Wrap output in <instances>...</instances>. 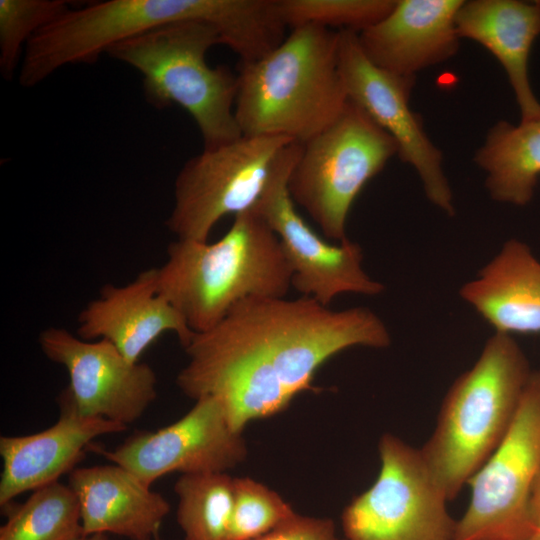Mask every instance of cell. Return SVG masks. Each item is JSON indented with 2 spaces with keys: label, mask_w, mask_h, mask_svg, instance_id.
I'll list each match as a JSON object with an SVG mask.
<instances>
[{
  "label": "cell",
  "mask_w": 540,
  "mask_h": 540,
  "mask_svg": "<svg viewBox=\"0 0 540 540\" xmlns=\"http://www.w3.org/2000/svg\"><path fill=\"white\" fill-rule=\"evenodd\" d=\"M295 514L293 508L265 484L249 477H236L228 540H255Z\"/></svg>",
  "instance_id": "obj_26"
},
{
  "label": "cell",
  "mask_w": 540,
  "mask_h": 540,
  "mask_svg": "<svg viewBox=\"0 0 540 540\" xmlns=\"http://www.w3.org/2000/svg\"><path fill=\"white\" fill-rule=\"evenodd\" d=\"M38 341L43 354L69 375L59 404L79 415L128 426L157 397L155 371L146 363L129 362L106 340H84L64 328L50 327Z\"/></svg>",
  "instance_id": "obj_13"
},
{
  "label": "cell",
  "mask_w": 540,
  "mask_h": 540,
  "mask_svg": "<svg viewBox=\"0 0 540 540\" xmlns=\"http://www.w3.org/2000/svg\"><path fill=\"white\" fill-rule=\"evenodd\" d=\"M397 151L393 138L349 100L332 125L302 145L288 179L290 196L327 240L343 242L355 199Z\"/></svg>",
  "instance_id": "obj_7"
},
{
  "label": "cell",
  "mask_w": 540,
  "mask_h": 540,
  "mask_svg": "<svg viewBox=\"0 0 540 540\" xmlns=\"http://www.w3.org/2000/svg\"><path fill=\"white\" fill-rule=\"evenodd\" d=\"M233 477L227 472L181 475L174 484L184 540H228Z\"/></svg>",
  "instance_id": "obj_23"
},
{
  "label": "cell",
  "mask_w": 540,
  "mask_h": 540,
  "mask_svg": "<svg viewBox=\"0 0 540 540\" xmlns=\"http://www.w3.org/2000/svg\"><path fill=\"white\" fill-rule=\"evenodd\" d=\"M338 35V66L348 99L393 138L397 155L415 169L430 202L454 215L442 153L409 105L415 77L397 76L375 66L362 51L358 33L343 30Z\"/></svg>",
  "instance_id": "obj_12"
},
{
  "label": "cell",
  "mask_w": 540,
  "mask_h": 540,
  "mask_svg": "<svg viewBox=\"0 0 540 540\" xmlns=\"http://www.w3.org/2000/svg\"><path fill=\"white\" fill-rule=\"evenodd\" d=\"M77 335L106 340L132 363L161 335L174 333L188 345L194 332L183 316L158 292L157 269L139 273L125 285L105 284L99 296L78 315Z\"/></svg>",
  "instance_id": "obj_15"
},
{
  "label": "cell",
  "mask_w": 540,
  "mask_h": 540,
  "mask_svg": "<svg viewBox=\"0 0 540 540\" xmlns=\"http://www.w3.org/2000/svg\"><path fill=\"white\" fill-rule=\"evenodd\" d=\"M4 509L7 520L0 528V540H73L83 535L78 499L69 485L59 481Z\"/></svg>",
  "instance_id": "obj_22"
},
{
  "label": "cell",
  "mask_w": 540,
  "mask_h": 540,
  "mask_svg": "<svg viewBox=\"0 0 540 540\" xmlns=\"http://www.w3.org/2000/svg\"><path fill=\"white\" fill-rule=\"evenodd\" d=\"M540 473V370L532 371L502 441L468 482L470 500L453 540H526Z\"/></svg>",
  "instance_id": "obj_9"
},
{
  "label": "cell",
  "mask_w": 540,
  "mask_h": 540,
  "mask_svg": "<svg viewBox=\"0 0 540 540\" xmlns=\"http://www.w3.org/2000/svg\"><path fill=\"white\" fill-rule=\"evenodd\" d=\"M460 38L473 40L504 68L520 110L521 120L540 118V102L529 78V58L540 36V0L464 1L456 15Z\"/></svg>",
  "instance_id": "obj_19"
},
{
  "label": "cell",
  "mask_w": 540,
  "mask_h": 540,
  "mask_svg": "<svg viewBox=\"0 0 540 540\" xmlns=\"http://www.w3.org/2000/svg\"><path fill=\"white\" fill-rule=\"evenodd\" d=\"M219 44L216 28L190 20L133 36L106 53L143 76L148 103L183 108L196 123L204 148H214L242 136L235 117L237 75L207 63L208 51Z\"/></svg>",
  "instance_id": "obj_5"
},
{
  "label": "cell",
  "mask_w": 540,
  "mask_h": 540,
  "mask_svg": "<svg viewBox=\"0 0 540 540\" xmlns=\"http://www.w3.org/2000/svg\"><path fill=\"white\" fill-rule=\"evenodd\" d=\"M390 332L371 309H331L311 297H250L213 328L194 333L176 384L197 400L212 396L233 428L284 411L299 394L318 392V369L352 347L387 348Z\"/></svg>",
  "instance_id": "obj_1"
},
{
  "label": "cell",
  "mask_w": 540,
  "mask_h": 540,
  "mask_svg": "<svg viewBox=\"0 0 540 540\" xmlns=\"http://www.w3.org/2000/svg\"><path fill=\"white\" fill-rule=\"evenodd\" d=\"M301 150L298 143H291L283 150L253 207L280 241L292 270V288L325 306L341 294H381L384 285L365 272L359 244L349 239L331 243L318 235L297 211L288 190V179Z\"/></svg>",
  "instance_id": "obj_11"
},
{
  "label": "cell",
  "mask_w": 540,
  "mask_h": 540,
  "mask_svg": "<svg viewBox=\"0 0 540 540\" xmlns=\"http://www.w3.org/2000/svg\"><path fill=\"white\" fill-rule=\"evenodd\" d=\"M58 421L48 429L25 436H1L3 469L0 505L20 494L47 486L76 468L97 437L120 433L128 426L101 417L82 416L59 404Z\"/></svg>",
  "instance_id": "obj_17"
},
{
  "label": "cell",
  "mask_w": 540,
  "mask_h": 540,
  "mask_svg": "<svg viewBox=\"0 0 540 540\" xmlns=\"http://www.w3.org/2000/svg\"><path fill=\"white\" fill-rule=\"evenodd\" d=\"M70 8L66 0H0V72L11 79L27 44Z\"/></svg>",
  "instance_id": "obj_25"
},
{
  "label": "cell",
  "mask_w": 540,
  "mask_h": 540,
  "mask_svg": "<svg viewBox=\"0 0 540 540\" xmlns=\"http://www.w3.org/2000/svg\"><path fill=\"white\" fill-rule=\"evenodd\" d=\"M217 241L176 239L157 269L158 292L194 333L213 328L240 301L286 297L292 270L280 241L251 208Z\"/></svg>",
  "instance_id": "obj_2"
},
{
  "label": "cell",
  "mask_w": 540,
  "mask_h": 540,
  "mask_svg": "<svg viewBox=\"0 0 540 540\" xmlns=\"http://www.w3.org/2000/svg\"><path fill=\"white\" fill-rule=\"evenodd\" d=\"M293 142L282 136H246L204 148L179 171L174 205L166 220L177 239L208 241L225 216L253 208L283 150Z\"/></svg>",
  "instance_id": "obj_10"
},
{
  "label": "cell",
  "mask_w": 540,
  "mask_h": 540,
  "mask_svg": "<svg viewBox=\"0 0 540 540\" xmlns=\"http://www.w3.org/2000/svg\"><path fill=\"white\" fill-rule=\"evenodd\" d=\"M378 451L376 480L343 510L345 538L453 540L456 520L449 514V499L420 449L386 433L379 440Z\"/></svg>",
  "instance_id": "obj_8"
},
{
  "label": "cell",
  "mask_w": 540,
  "mask_h": 540,
  "mask_svg": "<svg viewBox=\"0 0 540 540\" xmlns=\"http://www.w3.org/2000/svg\"><path fill=\"white\" fill-rule=\"evenodd\" d=\"M73 540H111L107 534L95 533V534H83ZM141 540H153V538H146Z\"/></svg>",
  "instance_id": "obj_29"
},
{
  "label": "cell",
  "mask_w": 540,
  "mask_h": 540,
  "mask_svg": "<svg viewBox=\"0 0 540 540\" xmlns=\"http://www.w3.org/2000/svg\"><path fill=\"white\" fill-rule=\"evenodd\" d=\"M153 540H164L160 537V534L159 532H157L154 536H153Z\"/></svg>",
  "instance_id": "obj_30"
},
{
  "label": "cell",
  "mask_w": 540,
  "mask_h": 540,
  "mask_svg": "<svg viewBox=\"0 0 540 540\" xmlns=\"http://www.w3.org/2000/svg\"><path fill=\"white\" fill-rule=\"evenodd\" d=\"M190 20L213 26L231 41L245 30L248 11L242 0H107L70 7L29 41L19 83L34 87L64 66L96 62L121 41Z\"/></svg>",
  "instance_id": "obj_6"
},
{
  "label": "cell",
  "mask_w": 540,
  "mask_h": 540,
  "mask_svg": "<svg viewBox=\"0 0 540 540\" xmlns=\"http://www.w3.org/2000/svg\"><path fill=\"white\" fill-rule=\"evenodd\" d=\"M230 423L222 403L206 396L195 400L182 418L156 431L137 433L113 450L96 448L151 486L170 473L227 472L247 457L242 435Z\"/></svg>",
  "instance_id": "obj_14"
},
{
  "label": "cell",
  "mask_w": 540,
  "mask_h": 540,
  "mask_svg": "<svg viewBox=\"0 0 540 540\" xmlns=\"http://www.w3.org/2000/svg\"><path fill=\"white\" fill-rule=\"evenodd\" d=\"M255 540H347L337 535L334 522L329 518L304 516L296 513L292 518Z\"/></svg>",
  "instance_id": "obj_27"
},
{
  "label": "cell",
  "mask_w": 540,
  "mask_h": 540,
  "mask_svg": "<svg viewBox=\"0 0 540 540\" xmlns=\"http://www.w3.org/2000/svg\"><path fill=\"white\" fill-rule=\"evenodd\" d=\"M526 540H540V537H539V536L532 535L531 537H529V538L526 539Z\"/></svg>",
  "instance_id": "obj_31"
},
{
  "label": "cell",
  "mask_w": 540,
  "mask_h": 540,
  "mask_svg": "<svg viewBox=\"0 0 540 540\" xmlns=\"http://www.w3.org/2000/svg\"><path fill=\"white\" fill-rule=\"evenodd\" d=\"M531 373L513 336L495 332L474 365L449 388L435 428L419 448L449 501L502 441Z\"/></svg>",
  "instance_id": "obj_4"
},
{
  "label": "cell",
  "mask_w": 540,
  "mask_h": 540,
  "mask_svg": "<svg viewBox=\"0 0 540 540\" xmlns=\"http://www.w3.org/2000/svg\"><path fill=\"white\" fill-rule=\"evenodd\" d=\"M462 0H396L379 22L358 34L366 57L401 77L452 58L458 51L456 15Z\"/></svg>",
  "instance_id": "obj_16"
},
{
  "label": "cell",
  "mask_w": 540,
  "mask_h": 540,
  "mask_svg": "<svg viewBox=\"0 0 540 540\" xmlns=\"http://www.w3.org/2000/svg\"><path fill=\"white\" fill-rule=\"evenodd\" d=\"M529 511L533 535L540 537V473L531 493Z\"/></svg>",
  "instance_id": "obj_28"
},
{
  "label": "cell",
  "mask_w": 540,
  "mask_h": 540,
  "mask_svg": "<svg viewBox=\"0 0 540 540\" xmlns=\"http://www.w3.org/2000/svg\"><path fill=\"white\" fill-rule=\"evenodd\" d=\"M68 485L79 502L83 534L153 538L170 511L160 493L114 463L75 468Z\"/></svg>",
  "instance_id": "obj_18"
},
{
  "label": "cell",
  "mask_w": 540,
  "mask_h": 540,
  "mask_svg": "<svg viewBox=\"0 0 540 540\" xmlns=\"http://www.w3.org/2000/svg\"><path fill=\"white\" fill-rule=\"evenodd\" d=\"M338 41V31L299 26L264 57L239 62L235 117L242 135L303 145L332 125L349 101Z\"/></svg>",
  "instance_id": "obj_3"
},
{
  "label": "cell",
  "mask_w": 540,
  "mask_h": 540,
  "mask_svg": "<svg viewBox=\"0 0 540 540\" xmlns=\"http://www.w3.org/2000/svg\"><path fill=\"white\" fill-rule=\"evenodd\" d=\"M396 0H277L286 27L315 25L360 33L382 20Z\"/></svg>",
  "instance_id": "obj_24"
},
{
  "label": "cell",
  "mask_w": 540,
  "mask_h": 540,
  "mask_svg": "<svg viewBox=\"0 0 540 540\" xmlns=\"http://www.w3.org/2000/svg\"><path fill=\"white\" fill-rule=\"evenodd\" d=\"M459 293L496 333L540 334V261L524 242H505Z\"/></svg>",
  "instance_id": "obj_20"
},
{
  "label": "cell",
  "mask_w": 540,
  "mask_h": 540,
  "mask_svg": "<svg viewBox=\"0 0 540 540\" xmlns=\"http://www.w3.org/2000/svg\"><path fill=\"white\" fill-rule=\"evenodd\" d=\"M486 173V188L499 202L527 205L540 178V118L492 126L474 156Z\"/></svg>",
  "instance_id": "obj_21"
}]
</instances>
